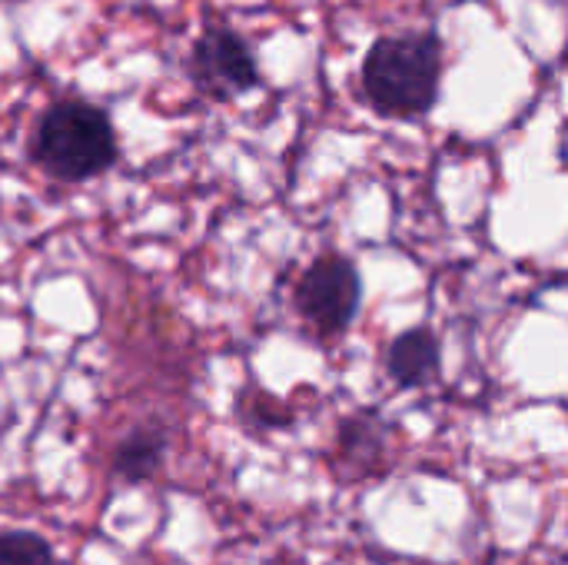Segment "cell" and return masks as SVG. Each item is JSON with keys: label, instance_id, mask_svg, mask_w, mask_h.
Returning a JSON list of instances; mask_svg holds the SVG:
<instances>
[{"label": "cell", "instance_id": "cell-3", "mask_svg": "<svg viewBox=\"0 0 568 565\" xmlns=\"http://www.w3.org/2000/svg\"><path fill=\"white\" fill-rule=\"evenodd\" d=\"M193 87L210 100H236L263 83L260 57L230 23H206L186 53Z\"/></svg>", "mask_w": 568, "mask_h": 565}, {"label": "cell", "instance_id": "cell-1", "mask_svg": "<svg viewBox=\"0 0 568 565\" xmlns=\"http://www.w3.org/2000/svg\"><path fill=\"white\" fill-rule=\"evenodd\" d=\"M446 50L436 30L376 37L363 57V100L389 120H419L439 103Z\"/></svg>", "mask_w": 568, "mask_h": 565}, {"label": "cell", "instance_id": "cell-6", "mask_svg": "<svg viewBox=\"0 0 568 565\" xmlns=\"http://www.w3.org/2000/svg\"><path fill=\"white\" fill-rule=\"evenodd\" d=\"M166 453V433L160 426H140L130 436H123L113 450V476L123 483H143L150 480Z\"/></svg>", "mask_w": 568, "mask_h": 565}, {"label": "cell", "instance_id": "cell-7", "mask_svg": "<svg viewBox=\"0 0 568 565\" xmlns=\"http://www.w3.org/2000/svg\"><path fill=\"white\" fill-rule=\"evenodd\" d=\"M0 565H57L53 549L37 533H0Z\"/></svg>", "mask_w": 568, "mask_h": 565}, {"label": "cell", "instance_id": "cell-8", "mask_svg": "<svg viewBox=\"0 0 568 565\" xmlns=\"http://www.w3.org/2000/svg\"><path fill=\"white\" fill-rule=\"evenodd\" d=\"M240 416L250 426H263V430H276V426H286L293 420V413L283 410L280 400H273L260 390H250V396L246 393L240 396Z\"/></svg>", "mask_w": 568, "mask_h": 565}, {"label": "cell", "instance_id": "cell-4", "mask_svg": "<svg viewBox=\"0 0 568 565\" xmlns=\"http://www.w3.org/2000/svg\"><path fill=\"white\" fill-rule=\"evenodd\" d=\"M359 270L339 253H323L296 280L293 306L320 336H339L359 313Z\"/></svg>", "mask_w": 568, "mask_h": 565}, {"label": "cell", "instance_id": "cell-5", "mask_svg": "<svg viewBox=\"0 0 568 565\" xmlns=\"http://www.w3.org/2000/svg\"><path fill=\"white\" fill-rule=\"evenodd\" d=\"M439 363H443L439 340L426 326L399 333L386 350V373L393 376V383L409 386V390H419L439 380Z\"/></svg>", "mask_w": 568, "mask_h": 565}, {"label": "cell", "instance_id": "cell-2", "mask_svg": "<svg viewBox=\"0 0 568 565\" xmlns=\"http://www.w3.org/2000/svg\"><path fill=\"white\" fill-rule=\"evenodd\" d=\"M30 157L47 176L60 183H87L106 173L120 157L113 120L90 100L63 97L50 103L37 120Z\"/></svg>", "mask_w": 568, "mask_h": 565}]
</instances>
